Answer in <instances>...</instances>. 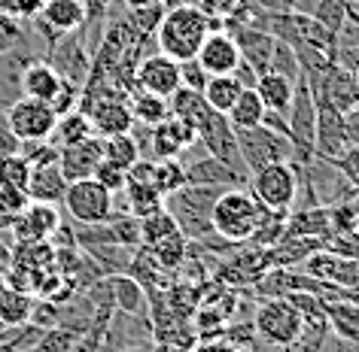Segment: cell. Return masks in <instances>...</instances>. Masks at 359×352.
<instances>
[{
	"label": "cell",
	"mask_w": 359,
	"mask_h": 352,
	"mask_svg": "<svg viewBox=\"0 0 359 352\" xmlns=\"http://www.w3.org/2000/svg\"><path fill=\"white\" fill-rule=\"evenodd\" d=\"M274 216H283V213L265 210L247 185H235V188H222L217 195L213 210H210V222H213V231H217L222 240L250 243L253 234L262 228L268 219H274Z\"/></svg>",
	"instance_id": "6da1fadb"
},
{
	"label": "cell",
	"mask_w": 359,
	"mask_h": 352,
	"mask_svg": "<svg viewBox=\"0 0 359 352\" xmlns=\"http://www.w3.org/2000/svg\"><path fill=\"white\" fill-rule=\"evenodd\" d=\"M210 28V15L195 3H174L161 15V24L156 31V46L174 61H189L198 55L204 37Z\"/></svg>",
	"instance_id": "7a4b0ae2"
},
{
	"label": "cell",
	"mask_w": 359,
	"mask_h": 352,
	"mask_svg": "<svg viewBox=\"0 0 359 352\" xmlns=\"http://www.w3.org/2000/svg\"><path fill=\"white\" fill-rule=\"evenodd\" d=\"M222 188H210V185H189L177 188L174 195L165 197V210L174 216L177 231L183 234L189 243H204L208 237H213V222H210V210L213 201Z\"/></svg>",
	"instance_id": "3957f363"
},
{
	"label": "cell",
	"mask_w": 359,
	"mask_h": 352,
	"mask_svg": "<svg viewBox=\"0 0 359 352\" xmlns=\"http://www.w3.org/2000/svg\"><path fill=\"white\" fill-rule=\"evenodd\" d=\"M238 137V155L244 161L247 174H256L265 164H295V146L286 134H277L265 125H253V128H235Z\"/></svg>",
	"instance_id": "277c9868"
},
{
	"label": "cell",
	"mask_w": 359,
	"mask_h": 352,
	"mask_svg": "<svg viewBox=\"0 0 359 352\" xmlns=\"http://www.w3.org/2000/svg\"><path fill=\"white\" fill-rule=\"evenodd\" d=\"M253 328L256 337L265 340L268 346L290 349L302 334V313L290 297H262L253 316Z\"/></svg>",
	"instance_id": "5b68a950"
},
{
	"label": "cell",
	"mask_w": 359,
	"mask_h": 352,
	"mask_svg": "<svg viewBox=\"0 0 359 352\" xmlns=\"http://www.w3.org/2000/svg\"><path fill=\"white\" fill-rule=\"evenodd\" d=\"M247 185L265 210L283 213V216L295 210V192H299L295 164H265L256 174H250Z\"/></svg>",
	"instance_id": "8992f818"
},
{
	"label": "cell",
	"mask_w": 359,
	"mask_h": 352,
	"mask_svg": "<svg viewBox=\"0 0 359 352\" xmlns=\"http://www.w3.org/2000/svg\"><path fill=\"white\" fill-rule=\"evenodd\" d=\"M67 216L76 225H97L107 222L116 213V195H110L97 179H76L67 183V192L61 197Z\"/></svg>",
	"instance_id": "52a82bcc"
},
{
	"label": "cell",
	"mask_w": 359,
	"mask_h": 352,
	"mask_svg": "<svg viewBox=\"0 0 359 352\" xmlns=\"http://www.w3.org/2000/svg\"><path fill=\"white\" fill-rule=\"evenodd\" d=\"M286 125H290V140L295 146V158L299 164L313 161V125H317V104H313L308 79L299 73L292 88V104L286 113Z\"/></svg>",
	"instance_id": "ba28073f"
},
{
	"label": "cell",
	"mask_w": 359,
	"mask_h": 352,
	"mask_svg": "<svg viewBox=\"0 0 359 352\" xmlns=\"http://www.w3.org/2000/svg\"><path fill=\"white\" fill-rule=\"evenodd\" d=\"M6 122L15 131V137L22 143H34V140H49L52 128H55L58 115L46 101H34V97H15V101L6 106Z\"/></svg>",
	"instance_id": "9c48e42d"
},
{
	"label": "cell",
	"mask_w": 359,
	"mask_h": 352,
	"mask_svg": "<svg viewBox=\"0 0 359 352\" xmlns=\"http://www.w3.org/2000/svg\"><path fill=\"white\" fill-rule=\"evenodd\" d=\"M195 134H198V143L204 146V152H208V155L226 161V164H231L235 170H241V174H247V170H244V161H241V155H238L235 128H231V122H229L226 113L210 110L198 125H195ZM247 176H250V174H247Z\"/></svg>",
	"instance_id": "30bf717a"
},
{
	"label": "cell",
	"mask_w": 359,
	"mask_h": 352,
	"mask_svg": "<svg viewBox=\"0 0 359 352\" xmlns=\"http://www.w3.org/2000/svg\"><path fill=\"white\" fill-rule=\"evenodd\" d=\"M317 104V125H313V158L317 161H335L341 152L350 146L347 128H344V113L332 106L323 97H313Z\"/></svg>",
	"instance_id": "8fae6325"
},
{
	"label": "cell",
	"mask_w": 359,
	"mask_h": 352,
	"mask_svg": "<svg viewBox=\"0 0 359 352\" xmlns=\"http://www.w3.org/2000/svg\"><path fill=\"white\" fill-rule=\"evenodd\" d=\"M222 31H229L231 37H235L241 61H244L256 76H262L271 70V55H274V43H277V37L271 31H265L262 24H256V22L231 24V28H222Z\"/></svg>",
	"instance_id": "7c38bea8"
},
{
	"label": "cell",
	"mask_w": 359,
	"mask_h": 352,
	"mask_svg": "<svg viewBox=\"0 0 359 352\" xmlns=\"http://www.w3.org/2000/svg\"><path fill=\"white\" fill-rule=\"evenodd\" d=\"M134 85L140 92L158 94V97H170L180 85V61L168 58L165 52H152V55H143L137 64H134Z\"/></svg>",
	"instance_id": "4fadbf2b"
},
{
	"label": "cell",
	"mask_w": 359,
	"mask_h": 352,
	"mask_svg": "<svg viewBox=\"0 0 359 352\" xmlns=\"http://www.w3.org/2000/svg\"><path fill=\"white\" fill-rule=\"evenodd\" d=\"M302 274L320 279V283H329L335 288H350V286H359V261L338 255V252L323 246L302 261Z\"/></svg>",
	"instance_id": "5bb4252c"
},
{
	"label": "cell",
	"mask_w": 359,
	"mask_h": 352,
	"mask_svg": "<svg viewBox=\"0 0 359 352\" xmlns=\"http://www.w3.org/2000/svg\"><path fill=\"white\" fill-rule=\"evenodd\" d=\"M198 143V134L189 122L177 119V115H168L165 122L152 125L149 128V155L147 158H180V152L192 149Z\"/></svg>",
	"instance_id": "9a60e30c"
},
{
	"label": "cell",
	"mask_w": 359,
	"mask_h": 352,
	"mask_svg": "<svg viewBox=\"0 0 359 352\" xmlns=\"http://www.w3.org/2000/svg\"><path fill=\"white\" fill-rule=\"evenodd\" d=\"M195 61L204 67V73L208 76H229L235 73V67L241 64V52H238V43L231 37L229 31H210L208 37H204L198 55Z\"/></svg>",
	"instance_id": "2e32d148"
},
{
	"label": "cell",
	"mask_w": 359,
	"mask_h": 352,
	"mask_svg": "<svg viewBox=\"0 0 359 352\" xmlns=\"http://www.w3.org/2000/svg\"><path fill=\"white\" fill-rule=\"evenodd\" d=\"M101 161H104V140L92 134V137H86L79 143L61 146L58 167L67 183H76V179H92Z\"/></svg>",
	"instance_id": "e0dca14e"
},
{
	"label": "cell",
	"mask_w": 359,
	"mask_h": 352,
	"mask_svg": "<svg viewBox=\"0 0 359 352\" xmlns=\"http://www.w3.org/2000/svg\"><path fill=\"white\" fill-rule=\"evenodd\" d=\"M83 110L88 113L95 137H113V134H125L131 131V110L125 97H95L92 104H86Z\"/></svg>",
	"instance_id": "ac0fdd59"
},
{
	"label": "cell",
	"mask_w": 359,
	"mask_h": 352,
	"mask_svg": "<svg viewBox=\"0 0 359 352\" xmlns=\"http://www.w3.org/2000/svg\"><path fill=\"white\" fill-rule=\"evenodd\" d=\"M61 225V213H58V204H37L31 201L25 206V213L15 219L13 225V237L15 243H25V240H49L52 231Z\"/></svg>",
	"instance_id": "d6986e66"
},
{
	"label": "cell",
	"mask_w": 359,
	"mask_h": 352,
	"mask_svg": "<svg viewBox=\"0 0 359 352\" xmlns=\"http://www.w3.org/2000/svg\"><path fill=\"white\" fill-rule=\"evenodd\" d=\"M247 174H241L226 161L204 155L192 164H186V183L189 185H210V188H235V185H247Z\"/></svg>",
	"instance_id": "ffe728a7"
},
{
	"label": "cell",
	"mask_w": 359,
	"mask_h": 352,
	"mask_svg": "<svg viewBox=\"0 0 359 352\" xmlns=\"http://www.w3.org/2000/svg\"><path fill=\"white\" fill-rule=\"evenodd\" d=\"M40 24H46L52 34L65 37V34L83 31L86 24V6L83 0H43L40 13L34 15Z\"/></svg>",
	"instance_id": "44dd1931"
},
{
	"label": "cell",
	"mask_w": 359,
	"mask_h": 352,
	"mask_svg": "<svg viewBox=\"0 0 359 352\" xmlns=\"http://www.w3.org/2000/svg\"><path fill=\"white\" fill-rule=\"evenodd\" d=\"M61 76L52 61H28L19 73V92L25 97H34V101H52L55 92L61 88Z\"/></svg>",
	"instance_id": "7402d4cb"
},
{
	"label": "cell",
	"mask_w": 359,
	"mask_h": 352,
	"mask_svg": "<svg viewBox=\"0 0 359 352\" xmlns=\"http://www.w3.org/2000/svg\"><path fill=\"white\" fill-rule=\"evenodd\" d=\"M323 310H326L329 331L341 343L359 346V304L344 301V297H323Z\"/></svg>",
	"instance_id": "603a6c76"
},
{
	"label": "cell",
	"mask_w": 359,
	"mask_h": 352,
	"mask_svg": "<svg viewBox=\"0 0 359 352\" xmlns=\"http://www.w3.org/2000/svg\"><path fill=\"white\" fill-rule=\"evenodd\" d=\"M286 237H317L326 243L332 237L329 206L313 204V206H302V210H290V216H286Z\"/></svg>",
	"instance_id": "cb8c5ba5"
},
{
	"label": "cell",
	"mask_w": 359,
	"mask_h": 352,
	"mask_svg": "<svg viewBox=\"0 0 359 352\" xmlns=\"http://www.w3.org/2000/svg\"><path fill=\"white\" fill-rule=\"evenodd\" d=\"M67 192V179L61 174L58 164H43L31 167L28 179V197L37 204H61V197Z\"/></svg>",
	"instance_id": "d4e9b609"
},
{
	"label": "cell",
	"mask_w": 359,
	"mask_h": 352,
	"mask_svg": "<svg viewBox=\"0 0 359 352\" xmlns=\"http://www.w3.org/2000/svg\"><path fill=\"white\" fill-rule=\"evenodd\" d=\"M110 279V292H113V304L116 310L125 316H147L149 310V295L143 292V286L134 279L131 274H113Z\"/></svg>",
	"instance_id": "484cf974"
},
{
	"label": "cell",
	"mask_w": 359,
	"mask_h": 352,
	"mask_svg": "<svg viewBox=\"0 0 359 352\" xmlns=\"http://www.w3.org/2000/svg\"><path fill=\"white\" fill-rule=\"evenodd\" d=\"M256 94L262 97L265 110L271 113H280L286 115L290 113V104H292V88H295V79H286L280 73H274V70H268V73H262L256 79Z\"/></svg>",
	"instance_id": "4316f807"
},
{
	"label": "cell",
	"mask_w": 359,
	"mask_h": 352,
	"mask_svg": "<svg viewBox=\"0 0 359 352\" xmlns=\"http://www.w3.org/2000/svg\"><path fill=\"white\" fill-rule=\"evenodd\" d=\"M119 195H125L122 213L134 216V219H143V216H149V213H156L165 206V195H161L152 183H125V188Z\"/></svg>",
	"instance_id": "83f0119b"
},
{
	"label": "cell",
	"mask_w": 359,
	"mask_h": 352,
	"mask_svg": "<svg viewBox=\"0 0 359 352\" xmlns=\"http://www.w3.org/2000/svg\"><path fill=\"white\" fill-rule=\"evenodd\" d=\"M128 110H131V119L137 125H152L165 122L170 115V106H168V97H158V94H149V92H140V88H134L131 97H128Z\"/></svg>",
	"instance_id": "f1b7e54d"
},
{
	"label": "cell",
	"mask_w": 359,
	"mask_h": 352,
	"mask_svg": "<svg viewBox=\"0 0 359 352\" xmlns=\"http://www.w3.org/2000/svg\"><path fill=\"white\" fill-rule=\"evenodd\" d=\"M152 252V258H156V265L161 270H168V274H174V270L183 267V261L189 258V240L183 237L180 231L174 234H168V237H161L156 240L152 246H147Z\"/></svg>",
	"instance_id": "f546056e"
},
{
	"label": "cell",
	"mask_w": 359,
	"mask_h": 352,
	"mask_svg": "<svg viewBox=\"0 0 359 352\" xmlns=\"http://www.w3.org/2000/svg\"><path fill=\"white\" fill-rule=\"evenodd\" d=\"M168 106H170V115L189 122L192 128L210 113V106H208V101H204V94L195 92V88H186V85H180L177 92L168 97Z\"/></svg>",
	"instance_id": "4dcf8cb0"
},
{
	"label": "cell",
	"mask_w": 359,
	"mask_h": 352,
	"mask_svg": "<svg viewBox=\"0 0 359 352\" xmlns=\"http://www.w3.org/2000/svg\"><path fill=\"white\" fill-rule=\"evenodd\" d=\"M92 122H88V113L86 110H70L65 115H58L55 128H52V143L61 149V146H70V143H79L86 137H92Z\"/></svg>",
	"instance_id": "1f68e13d"
},
{
	"label": "cell",
	"mask_w": 359,
	"mask_h": 352,
	"mask_svg": "<svg viewBox=\"0 0 359 352\" xmlns=\"http://www.w3.org/2000/svg\"><path fill=\"white\" fill-rule=\"evenodd\" d=\"M31 307H34V295L15 292V288L4 286V292H0V325H6V328H19V325H28Z\"/></svg>",
	"instance_id": "d6a6232c"
},
{
	"label": "cell",
	"mask_w": 359,
	"mask_h": 352,
	"mask_svg": "<svg viewBox=\"0 0 359 352\" xmlns=\"http://www.w3.org/2000/svg\"><path fill=\"white\" fill-rule=\"evenodd\" d=\"M241 92H244V85L238 83V76H235V73H229V76H210L201 94H204V101H208L210 110L229 113V110H231V104L238 101V94H241Z\"/></svg>",
	"instance_id": "836d02e7"
},
{
	"label": "cell",
	"mask_w": 359,
	"mask_h": 352,
	"mask_svg": "<svg viewBox=\"0 0 359 352\" xmlns=\"http://www.w3.org/2000/svg\"><path fill=\"white\" fill-rule=\"evenodd\" d=\"M165 10H168L165 0H158V3H147V6H128V15H125V22L131 24V31L137 34L140 43H149L152 37H156Z\"/></svg>",
	"instance_id": "e575fe53"
},
{
	"label": "cell",
	"mask_w": 359,
	"mask_h": 352,
	"mask_svg": "<svg viewBox=\"0 0 359 352\" xmlns=\"http://www.w3.org/2000/svg\"><path fill=\"white\" fill-rule=\"evenodd\" d=\"M231 128H253V125L262 122L265 115V104L262 97L256 94V88H244V92L238 94V101L231 104V110L226 113Z\"/></svg>",
	"instance_id": "d590c367"
},
{
	"label": "cell",
	"mask_w": 359,
	"mask_h": 352,
	"mask_svg": "<svg viewBox=\"0 0 359 352\" xmlns=\"http://www.w3.org/2000/svg\"><path fill=\"white\" fill-rule=\"evenodd\" d=\"M152 185L161 195H174L177 188L186 185V164L180 158H156L152 161Z\"/></svg>",
	"instance_id": "8d00e7d4"
},
{
	"label": "cell",
	"mask_w": 359,
	"mask_h": 352,
	"mask_svg": "<svg viewBox=\"0 0 359 352\" xmlns=\"http://www.w3.org/2000/svg\"><path fill=\"white\" fill-rule=\"evenodd\" d=\"M350 10H353V0H313L311 15H313V19H317L326 31H332V34L338 37V34L344 31V24H347Z\"/></svg>",
	"instance_id": "74e56055"
},
{
	"label": "cell",
	"mask_w": 359,
	"mask_h": 352,
	"mask_svg": "<svg viewBox=\"0 0 359 352\" xmlns=\"http://www.w3.org/2000/svg\"><path fill=\"white\" fill-rule=\"evenodd\" d=\"M101 140H104V158L113 161V164H119V167H125V170L140 158V149H137V143H134L131 131L113 134V137H101Z\"/></svg>",
	"instance_id": "f35d334b"
},
{
	"label": "cell",
	"mask_w": 359,
	"mask_h": 352,
	"mask_svg": "<svg viewBox=\"0 0 359 352\" xmlns=\"http://www.w3.org/2000/svg\"><path fill=\"white\" fill-rule=\"evenodd\" d=\"M174 231H177V222H174V216H170L165 206L140 219V243L143 246H152L156 240L168 237V234H174Z\"/></svg>",
	"instance_id": "ab89813d"
},
{
	"label": "cell",
	"mask_w": 359,
	"mask_h": 352,
	"mask_svg": "<svg viewBox=\"0 0 359 352\" xmlns=\"http://www.w3.org/2000/svg\"><path fill=\"white\" fill-rule=\"evenodd\" d=\"M28 179H31V164L22 152L0 158V185L4 188H25L28 192Z\"/></svg>",
	"instance_id": "60d3db41"
},
{
	"label": "cell",
	"mask_w": 359,
	"mask_h": 352,
	"mask_svg": "<svg viewBox=\"0 0 359 352\" xmlns=\"http://www.w3.org/2000/svg\"><path fill=\"white\" fill-rule=\"evenodd\" d=\"M25 46V24L13 15L0 13V55H10V52Z\"/></svg>",
	"instance_id": "b9f144b4"
},
{
	"label": "cell",
	"mask_w": 359,
	"mask_h": 352,
	"mask_svg": "<svg viewBox=\"0 0 359 352\" xmlns=\"http://www.w3.org/2000/svg\"><path fill=\"white\" fill-rule=\"evenodd\" d=\"M22 155L28 158L31 167H43V164H58L61 149L52 140H34V143H22Z\"/></svg>",
	"instance_id": "7bdbcfd3"
},
{
	"label": "cell",
	"mask_w": 359,
	"mask_h": 352,
	"mask_svg": "<svg viewBox=\"0 0 359 352\" xmlns=\"http://www.w3.org/2000/svg\"><path fill=\"white\" fill-rule=\"evenodd\" d=\"M271 70L274 73H280L286 79H299V58H295V52L290 43H283V40H277L274 43V55H271Z\"/></svg>",
	"instance_id": "ee69618b"
},
{
	"label": "cell",
	"mask_w": 359,
	"mask_h": 352,
	"mask_svg": "<svg viewBox=\"0 0 359 352\" xmlns=\"http://www.w3.org/2000/svg\"><path fill=\"white\" fill-rule=\"evenodd\" d=\"M326 164H332L350 185L359 188V143H350L335 161H326Z\"/></svg>",
	"instance_id": "f6af8a7d"
},
{
	"label": "cell",
	"mask_w": 359,
	"mask_h": 352,
	"mask_svg": "<svg viewBox=\"0 0 359 352\" xmlns=\"http://www.w3.org/2000/svg\"><path fill=\"white\" fill-rule=\"evenodd\" d=\"M79 97H83V88L76 83H70V79H61V88L49 101V106L55 110V115H65L70 110H79Z\"/></svg>",
	"instance_id": "bcb514c9"
},
{
	"label": "cell",
	"mask_w": 359,
	"mask_h": 352,
	"mask_svg": "<svg viewBox=\"0 0 359 352\" xmlns=\"http://www.w3.org/2000/svg\"><path fill=\"white\" fill-rule=\"evenodd\" d=\"M92 179H97V183H101L110 195H119L122 188H125V167H119V164H113V161L104 158L101 164H97Z\"/></svg>",
	"instance_id": "7dc6e473"
},
{
	"label": "cell",
	"mask_w": 359,
	"mask_h": 352,
	"mask_svg": "<svg viewBox=\"0 0 359 352\" xmlns=\"http://www.w3.org/2000/svg\"><path fill=\"white\" fill-rule=\"evenodd\" d=\"M208 73H204V67L198 64L195 58L189 61H180V83L186 88H195V92H204V85H208Z\"/></svg>",
	"instance_id": "c3c4849f"
},
{
	"label": "cell",
	"mask_w": 359,
	"mask_h": 352,
	"mask_svg": "<svg viewBox=\"0 0 359 352\" xmlns=\"http://www.w3.org/2000/svg\"><path fill=\"white\" fill-rule=\"evenodd\" d=\"M19 149H22V140L15 137V131L10 128V122H6V113L0 110V158L15 155Z\"/></svg>",
	"instance_id": "681fc988"
},
{
	"label": "cell",
	"mask_w": 359,
	"mask_h": 352,
	"mask_svg": "<svg viewBox=\"0 0 359 352\" xmlns=\"http://www.w3.org/2000/svg\"><path fill=\"white\" fill-rule=\"evenodd\" d=\"M0 201L10 206L15 216H22L25 206L31 204V197H28V192H25V188H4V185H0Z\"/></svg>",
	"instance_id": "f907efd6"
},
{
	"label": "cell",
	"mask_w": 359,
	"mask_h": 352,
	"mask_svg": "<svg viewBox=\"0 0 359 352\" xmlns=\"http://www.w3.org/2000/svg\"><path fill=\"white\" fill-rule=\"evenodd\" d=\"M344 128H347V140L350 143H359V104H353L344 113Z\"/></svg>",
	"instance_id": "816d5d0a"
},
{
	"label": "cell",
	"mask_w": 359,
	"mask_h": 352,
	"mask_svg": "<svg viewBox=\"0 0 359 352\" xmlns=\"http://www.w3.org/2000/svg\"><path fill=\"white\" fill-rule=\"evenodd\" d=\"M15 219H19V216H15V213L10 210V206H6L4 201H0V234H4V231H10L13 225H15Z\"/></svg>",
	"instance_id": "f5cc1de1"
},
{
	"label": "cell",
	"mask_w": 359,
	"mask_h": 352,
	"mask_svg": "<svg viewBox=\"0 0 359 352\" xmlns=\"http://www.w3.org/2000/svg\"><path fill=\"white\" fill-rule=\"evenodd\" d=\"M147 352H192L189 346H180V343H165V340H156Z\"/></svg>",
	"instance_id": "db71d44e"
},
{
	"label": "cell",
	"mask_w": 359,
	"mask_h": 352,
	"mask_svg": "<svg viewBox=\"0 0 359 352\" xmlns=\"http://www.w3.org/2000/svg\"><path fill=\"white\" fill-rule=\"evenodd\" d=\"M338 297H344V301H353L359 304V286H350V288H341Z\"/></svg>",
	"instance_id": "11a10c76"
},
{
	"label": "cell",
	"mask_w": 359,
	"mask_h": 352,
	"mask_svg": "<svg viewBox=\"0 0 359 352\" xmlns=\"http://www.w3.org/2000/svg\"><path fill=\"white\" fill-rule=\"evenodd\" d=\"M0 261H4V265H10V243L4 240V234H0Z\"/></svg>",
	"instance_id": "9f6ffc18"
},
{
	"label": "cell",
	"mask_w": 359,
	"mask_h": 352,
	"mask_svg": "<svg viewBox=\"0 0 359 352\" xmlns=\"http://www.w3.org/2000/svg\"><path fill=\"white\" fill-rule=\"evenodd\" d=\"M125 6H147V3H158V0H122Z\"/></svg>",
	"instance_id": "6f0895ef"
},
{
	"label": "cell",
	"mask_w": 359,
	"mask_h": 352,
	"mask_svg": "<svg viewBox=\"0 0 359 352\" xmlns=\"http://www.w3.org/2000/svg\"><path fill=\"white\" fill-rule=\"evenodd\" d=\"M107 352V349H101ZM113 352H147V349H140V346H122V349H113Z\"/></svg>",
	"instance_id": "680465c9"
},
{
	"label": "cell",
	"mask_w": 359,
	"mask_h": 352,
	"mask_svg": "<svg viewBox=\"0 0 359 352\" xmlns=\"http://www.w3.org/2000/svg\"><path fill=\"white\" fill-rule=\"evenodd\" d=\"M350 201H353V206H356V210H359V188H356V192H353V195H350Z\"/></svg>",
	"instance_id": "91938a15"
},
{
	"label": "cell",
	"mask_w": 359,
	"mask_h": 352,
	"mask_svg": "<svg viewBox=\"0 0 359 352\" xmlns=\"http://www.w3.org/2000/svg\"><path fill=\"white\" fill-rule=\"evenodd\" d=\"M4 286H6V283H4V274H0V292H4Z\"/></svg>",
	"instance_id": "94428289"
},
{
	"label": "cell",
	"mask_w": 359,
	"mask_h": 352,
	"mask_svg": "<svg viewBox=\"0 0 359 352\" xmlns=\"http://www.w3.org/2000/svg\"><path fill=\"white\" fill-rule=\"evenodd\" d=\"M353 13H359V0H353Z\"/></svg>",
	"instance_id": "6125c7cd"
},
{
	"label": "cell",
	"mask_w": 359,
	"mask_h": 352,
	"mask_svg": "<svg viewBox=\"0 0 359 352\" xmlns=\"http://www.w3.org/2000/svg\"><path fill=\"white\" fill-rule=\"evenodd\" d=\"M222 3H226V6H231V3H238V0H222Z\"/></svg>",
	"instance_id": "be15d7a7"
},
{
	"label": "cell",
	"mask_w": 359,
	"mask_h": 352,
	"mask_svg": "<svg viewBox=\"0 0 359 352\" xmlns=\"http://www.w3.org/2000/svg\"><path fill=\"white\" fill-rule=\"evenodd\" d=\"M353 76H356V85H359V70H353Z\"/></svg>",
	"instance_id": "e7e4bbea"
}]
</instances>
